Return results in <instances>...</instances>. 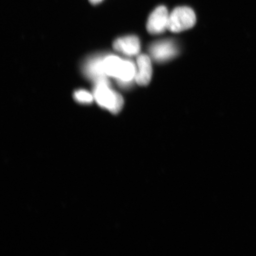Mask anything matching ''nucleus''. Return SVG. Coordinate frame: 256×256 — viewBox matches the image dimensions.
<instances>
[{"label": "nucleus", "instance_id": "obj_1", "mask_svg": "<svg viewBox=\"0 0 256 256\" xmlns=\"http://www.w3.org/2000/svg\"><path fill=\"white\" fill-rule=\"evenodd\" d=\"M94 98L99 106L114 114L119 113L123 108V98L110 88L108 80L96 82Z\"/></svg>", "mask_w": 256, "mask_h": 256}, {"label": "nucleus", "instance_id": "obj_2", "mask_svg": "<svg viewBox=\"0 0 256 256\" xmlns=\"http://www.w3.org/2000/svg\"><path fill=\"white\" fill-rule=\"evenodd\" d=\"M196 21V15L193 10L188 7H178L170 14L168 30L175 33L186 30L194 27Z\"/></svg>", "mask_w": 256, "mask_h": 256}, {"label": "nucleus", "instance_id": "obj_3", "mask_svg": "<svg viewBox=\"0 0 256 256\" xmlns=\"http://www.w3.org/2000/svg\"><path fill=\"white\" fill-rule=\"evenodd\" d=\"M169 16L164 6H159L154 10L147 22V30L151 34H160L168 30Z\"/></svg>", "mask_w": 256, "mask_h": 256}, {"label": "nucleus", "instance_id": "obj_4", "mask_svg": "<svg viewBox=\"0 0 256 256\" xmlns=\"http://www.w3.org/2000/svg\"><path fill=\"white\" fill-rule=\"evenodd\" d=\"M150 52L154 59L158 62H164L174 57L178 54V48L170 40H162L152 44Z\"/></svg>", "mask_w": 256, "mask_h": 256}, {"label": "nucleus", "instance_id": "obj_5", "mask_svg": "<svg viewBox=\"0 0 256 256\" xmlns=\"http://www.w3.org/2000/svg\"><path fill=\"white\" fill-rule=\"evenodd\" d=\"M104 56H98L90 58L83 66V72L86 76L94 80L95 82L108 80L104 71Z\"/></svg>", "mask_w": 256, "mask_h": 256}, {"label": "nucleus", "instance_id": "obj_6", "mask_svg": "<svg viewBox=\"0 0 256 256\" xmlns=\"http://www.w3.org/2000/svg\"><path fill=\"white\" fill-rule=\"evenodd\" d=\"M138 70L135 80L140 86H146L151 82L152 69L151 60L146 55H140L137 58Z\"/></svg>", "mask_w": 256, "mask_h": 256}, {"label": "nucleus", "instance_id": "obj_7", "mask_svg": "<svg viewBox=\"0 0 256 256\" xmlns=\"http://www.w3.org/2000/svg\"><path fill=\"white\" fill-rule=\"evenodd\" d=\"M114 48L118 52L128 56H136L140 50V42L135 36H124L114 42Z\"/></svg>", "mask_w": 256, "mask_h": 256}, {"label": "nucleus", "instance_id": "obj_8", "mask_svg": "<svg viewBox=\"0 0 256 256\" xmlns=\"http://www.w3.org/2000/svg\"><path fill=\"white\" fill-rule=\"evenodd\" d=\"M124 64V60L120 57L113 55L104 56V67L106 75L117 80L122 70Z\"/></svg>", "mask_w": 256, "mask_h": 256}, {"label": "nucleus", "instance_id": "obj_9", "mask_svg": "<svg viewBox=\"0 0 256 256\" xmlns=\"http://www.w3.org/2000/svg\"><path fill=\"white\" fill-rule=\"evenodd\" d=\"M136 73L135 64L130 60H124L122 70L117 80L122 85H128L135 80Z\"/></svg>", "mask_w": 256, "mask_h": 256}, {"label": "nucleus", "instance_id": "obj_10", "mask_svg": "<svg viewBox=\"0 0 256 256\" xmlns=\"http://www.w3.org/2000/svg\"><path fill=\"white\" fill-rule=\"evenodd\" d=\"M74 98L76 102L82 104H92L94 99V96L84 90L76 91L74 94Z\"/></svg>", "mask_w": 256, "mask_h": 256}, {"label": "nucleus", "instance_id": "obj_11", "mask_svg": "<svg viewBox=\"0 0 256 256\" xmlns=\"http://www.w3.org/2000/svg\"><path fill=\"white\" fill-rule=\"evenodd\" d=\"M103 0H89L90 2H91L92 4H98V3L101 2Z\"/></svg>", "mask_w": 256, "mask_h": 256}]
</instances>
